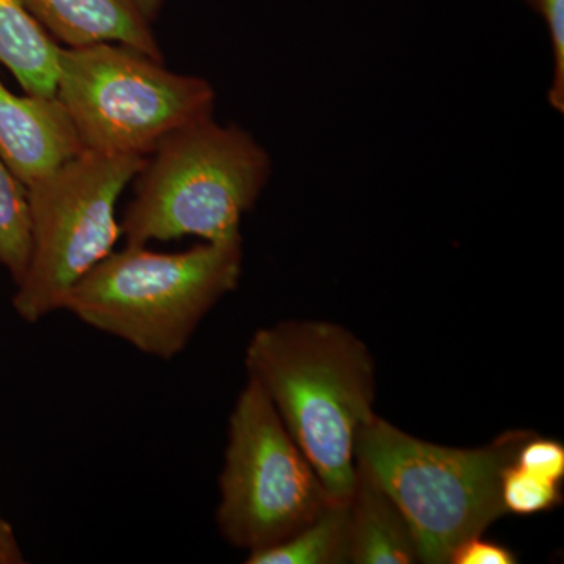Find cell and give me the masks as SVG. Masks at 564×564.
<instances>
[{
  "label": "cell",
  "mask_w": 564,
  "mask_h": 564,
  "mask_svg": "<svg viewBox=\"0 0 564 564\" xmlns=\"http://www.w3.org/2000/svg\"><path fill=\"white\" fill-rule=\"evenodd\" d=\"M245 367L329 497L348 502L356 440L375 415V366L366 345L336 323L281 321L252 334Z\"/></svg>",
  "instance_id": "6da1fadb"
},
{
  "label": "cell",
  "mask_w": 564,
  "mask_h": 564,
  "mask_svg": "<svg viewBox=\"0 0 564 564\" xmlns=\"http://www.w3.org/2000/svg\"><path fill=\"white\" fill-rule=\"evenodd\" d=\"M243 261L242 236L177 252L126 243L70 288L62 311L150 358L173 361L236 291Z\"/></svg>",
  "instance_id": "7a4b0ae2"
},
{
  "label": "cell",
  "mask_w": 564,
  "mask_h": 564,
  "mask_svg": "<svg viewBox=\"0 0 564 564\" xmlns=\"http://www.w3.org/2000/svg\"><path fill=\"white\" fill-rule=\"evenodd\" d=\"M272 173V155L247 129L215 117L192 122L148 155L133 180L121 237L144 247L184 237L203 242L240 237L243 217Z\"/></svg>",
  "instance_id": "3957f363"
},
{
  "label": "cell",
  "mask_w": 564,
  "mask_h": 564,
  "mask_svg": "<svg viewBox=\"0 0 564 564\" xmlns=\"http://www.w3.org/2000/svg\"><path fill=\"white\" fill-rule=\"evenodd\" d=\"M530 436L508 432L486 447L452 448L410 436L375 414L358 434L355 464L402 511L419 562L451 564L459 544L508 514L500 481Z\"/></svg>",
  "instance_id": "277c9868"
},
{
  "label": "cell",
  "mask_w": 564,
  "mask_h": 564,
  "mask_svg": "<svg viewBox=\"0 0 564 564\" xmlns=\"http://www.w3.org/2000/svg\"><path fill=\"white\" fill-rule=\"evenodd\" d=\"M55 96L85 151L148 158L163 140L214 117L217 93L204 77L122 44L62 47Z\"/></svg>",
  "instance_id": "5b68a950"
},
{
  "label": "cell",
  "mask_w": 564,
  "mask_h": 564,
  "mask_svg": "<svg viewBox=\"0 0 564 564\" xmlns=\"http://www.w3.org/2000/svg\"><path fill=\"white\" fill-rule=\"evenodd\" d=\"M147 158L84 151L28 191L31 259L13 295L14 313L39 323L62 311L66 293L115 251L117 206Z\"/></svg>",
  "instance_id": "8992f818"
},
{
  "label": "cell",
  "mask_w": 564,
  "mask_h": 564,
  "mask_svg": "<svg viewBox=\"0 0 564 564\" xmlns=\"http://www.w3.org/2000/svg\"><path fill=\"white\" fill-rule=\"evenodd\" d=\"M218 489V530L232 547L248 554L288 540L334 502L251 378L229 417Z\"/></svg>",
  "instance_id": "52a82bcc"
},
{
  "label": "cell",
  "mask_w": 564,
  "mask_h": 564,
  "mask_svg": "<svg viewBox=\"0 0 564 564\" xmlns=\"http://www.w3.org/2000/svg\"><path fill=\"white\" fill-rule=\"evenodd\" d=\"M84 151L57 96L14 95L0 82V158L24 187Z\"/></svg>",
  "instance_id": "ba28073f"
},
{
  "label": "cell",
  "mask_w": 564,
  "mask_h": 564,
  "mask_svg": "<svg viewBox=\"0 0 564 564\" xmlns=\"http://www.w3.org/2000/svg\"><path fill=\"white\" fill-rule=\"evenodd\" d=\"M62 47L122 44L163 61L155 22L163 0H22Z\"/></svg>",
  "instance_id": "9c48e42d"
},
{
  "label": "cell",
  "mask_w": 564,
  "mask_h": 564,
  "mask_svg": "<svg viewBox=\"0 0 564 564\" xmlns=\"http://www.w3.org/2000/svg\"><path fill=\"white\" fill-rule=\"evenodd\" d=\"M417 545L406 519L388 492L356 466L348 500V563L413 564Z\"/></svg>",
  "instance_id": "30bf717a"
},
{
  "label": "cell",
  "mask_w": 564,
  "mask_h": 564,
  "mask_svg": "<svg viewBox=\"0 0 564 564\" xmlns=\"http://www.w3.org/2000/svg\"><path fill=\"white\" fill-rule=\"evenodd\" d=\"M61 51L22 0H0V66L13 74L24 93L55 96Z\"/></svg>",
  "instance_id": "8fae6325"
},
{
  "label": "cell",
  "mask_w": 564,
  "mask_h": 564,
  "mask_svg": "<svg viewBox=\"0 0 564 564\" xmlns=\"http://www.w3.org/2000/svg\"><path fill=\"white\" fill-rule=\"evenodd\" d=\"M248 564L348 563V502H333L282 543L248 554Z\"/></svg>",
  "instance_id": "7c38bea8"
},
{
  "label": "cell",
  "mask_w": 564,
  "mask_h": 564,
  "mask_svg": "<svg viewBox=\"0 0 564 564\" xmlns=\"http://www.w3.org/2000/svg\"><path fill=\"white\" fill-rule=\"evenodd\" d=\"M31 259L28 191L0 158V265L18 284Z\"/></svg>",
  "instance_id": "4fadbf2b"
},
{
  "label": "cell",
  "mask_w": 564,
  "mask_h": 564,
  "mask_svg": "<svg viewBox=\"0 0 564 564\" xmlns=\"http://www.w3.org/2000/svg\"><path fill=\"white\" fill-rule=\"evenodd\" d=\"M560 484L545 480L511 463L503 470L500 497L507 513L532 516L552 510L562 502Z\"/></svg>",
  "instance_id": "5bb4252c"
},
{
  "label": "cell",
  "mask_w": 564,
  "mask_h": 564,
  "mask_svg": "<svg viewBox=\"0 0 564 564\" xmlns=\"http://www.w3.org/2000/svg\"><path fill=\"white\" fill-rule=\"evenodd\" d=\"M534 13L543 18L552 51V77L549 84V106L564 113V0H536Z\"/></svg>",
  "instance_id": "9a60e30c"
},
{
  "label": "cell",
  "mask_w": 564,
  "mask_h": 564,
  "mask_svg": "<svg viewBox=\"0 0 564 564\" xmlns=\"http://www.w3.org/2000/svg\"><path fill=\"white\" fill-rule=\"evenodd\" d=\"M514 466L525 473L560 484L564 475V447L556 441L530 436L519 447Z\"/></svg>",
  "instance_id": "2e32d148"
},
{
  "label": "cell",
  "mask_w": 564,
  "mask_h": 564,
  "mask_svg": "<svg viewBox=\"0 0 564 564\" xmlns=\"http://www.w3.org/2000/svg\"><path fill=\"white\" fill-rule=\"evenodd\" d=\"M516 555L510 549L485 540L484 536H474L464 541L452 554L451 564H514Z\"/></svg>",
  "instance_id": "e0dca14e"
},
{
  "label": "cell",
  "mask_w": 564,
  "mask_h": 564,
  "mask_svg": "<svg viewBox=\"0 0 564 564\" xmlns=\"http://www.w3.org/2000/svg\"><path fill=\"white\" fill-rule=\"evenodd\" d=\"M24 562V554H22L17 533L0 510V564H22Z\"/></svg>",
  "instance_id": "ac0fdd59"
},
{
  "label": "cell",
  "mask_w": 564,
  "mask_h": 564,
  "mask_svg": "<svg viewBox=\"0 0 564 564\" xmlns=\"http://www.w3.org/2000/svg\"><path fill=\"white\" fill-rule=\"evenodd\" d=\"M522 2L527 3V6L530 7V9L533 10L534 3H536V0H522Z\"/></svg>",
  "instance_id": "d6986e66"
}]
</instances>
